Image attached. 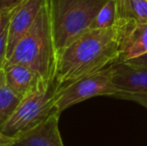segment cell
<instances>
[{"label": "cell", "mask_w": 147, "mask_h": 146, "mask_svg": "<svg viewBox=\"0 0 147 146\" xmlns=\"http://www.w3.org/2000/svg\"><path fill=\"white\" fill-rule=\"evenodd\" d=\"M135 23L133 20L117 19L111 27L88 30L66 47L57 58L55 91L119 61L126 38Z\"/></svg>", "instance_id": "cell-1"}, {"label": "cell", "mask_w": 147, "mask_h": 146, "mask_svg": "<svg viewBox=\"0 0 147 146\" xmlns=\"http://www.w3.org/2000/svg\"><path fill=\"white\" fill-rule=\"evenodd\" d=\"M57 50L53 37L49 0H45L33 25L20 39L6 64H21L35 71L43 80L54 83Z\"/></svg>", "instance_id": "cell-2"}, {"label": "cell", "mask_w": 147, "mask_h": 146, "mask_svg": "<svg viewBox=\"0 0 147 146\" xmlns=\"http://www.w3.org/2000/svg\"><path fill=\"white\" fill-rule=\"evenodd\" d=\"M108 0H49L57 55L87 32Z\"/></svg>", "instance_id": "cell-3"}, {"label": "cell", "mask_w": 147, "mask_h": 146, "mask_svg": "<svg viewBox=\"0 0 147 146\" xmlns=\"http://www.w3.org/2000/svg\"><path fill=\"white\" fill-rule=\"evenodd\" d=\"M55 92L54 83L41 80L22 98L10 118L0 127V131L10 138L17 139L41 125L58 112L55 107Z\"/></svg>", "instance_id": "cell-4"}, {"label": "cell", "mask_w": 147, "mask_h": 146, "mask_svg": "<svg viewBox=\"0 0 147 146\" xmlns=\"http://www.w3.org/2000/svg\"><path fill=\"white\" fill-rule=\"evenodd\" d=\"M118 90L112 82L111 66L82 77L55 92V107L59 113L72 105L96 96H113Z\"/></svg>", "instance_id": "cell-5"}, {"label": "cell", "mask_w": 147, "mask_h": 146, "mask_svg": "<svg viewBox=\"0 0 147 146\" xmlns=\"http://www.w3.org/2000/svg\"><path fill=\"white\" fill-rule=\"evenodd\" d=\"M111 66L112 82L118 92L114 97L132 100L147 107V67H136L123 61Z\"/></svg>", "instance_id": "cell-6"}, {"label": "cell", "mask_w": 147, "mask_h": 146, "mask_svg": "<svg viewBox=\"0 0 147 146\" xmlns=\"http://www.w3.org/2000/svg\"><path fill=\"white\" fill-rule=\"evenodd\" d=\"M45 0H25L11 12L8 26L7 60L12 56L17 43L33 25Z\"/></svg>", "instance_id": "cell-7"}, {"label": "cell", "mask_w": 147, "mask_h": 146, "mask_svg": "<svg viewBox=\"0 0 147 146\" xmlns=\"http://www.w3.org/2000/svg\"><path fill=\"white\" fill-rule=\"evenodd\" d=\"M60 113L55 112L45 122L15 139L10 146H64L59 131Z\"/></svg>", "instance_id": "cell-8"}, {"label": "cell", "mask_w": 147, "mask_h": 146, "mask_svg": "<svg viewBox=\"0 0 147 146\" xmlns=\"http://www.w3.org/2000/svg\"><path fill=\"white\" fill-rule=\"evenodd\" d=\"M4 71L9 87L21 99L43 80L35 71L25 65L5 64Z\"/></svg>", "instance_id": "cell-9"}, {"label": "cell", "mask_w": 147, "mask_h": 146, "mask_svg": "<svg viewBox=\"0 0 147 146\" xmlns=\"http://www.w3.org/2000/svg\"><path fill=\"white\" fill-rule=\"evenodd\" d=\"M147 53V22L132 26L119 61H127Z\"/></svg>", "instance_id": "cell-10"}, {"label": "cell", "mask_w": 147, "mask_h": 146, "mask_svg": "<svg viewBox=\"0 0 147 146\" xmlns=\"http://www.w3.org/2000/svg\"><path fill=\"white\" fill-rule=\"evenodd\" d=\"M20 101L21 98L8 85L4 68L0 69V127L10 118Z\"/></svg>", "instance_id": "cell-11"}, {"label": "cell", "mask_w": 147, "mask_h": 146, "mask_svg": "<svg viewBox=\"0 0 147 146\" xmlns=\"http://www.w3.org/2000/svg\"><path fill=\"white\" fill-rule=\"evenodd\" d=\"M117 19L133 20L136 23L147 22V0H115Z\"/></svg>", "instance_id": "cell-12"}, {"label": "cell", "mask_w": 147, "mask_h": 146, "mask_svg": "<svg viewBox=\"0 0 147 146\" xmlns=\"http://www.w3.org/2000/svg\"><path fill=\"white\" fill-rule=\"evenodd\" d=\"M117 21V8L115 0H108L93 20L89 30L111 27Z\"/></svg>", "instance_id": "cell-13"}, {"label": "cell", "mask_w": 147, "mask_h": 146, "mask_svg": "<svg viewBox=\"0 0 147 146\" xmlns=\"http://www.w3.org/2000/svg\"><path fill=\"white\" fill-rule=\"evenodd\" d=\"M10 13L0 15V69H3L7 61V38Z\"/></svg>", "instance_id": "cell-14"}, {"label": "cell", "mask_w": 147, "mask_h": 146, "mask_svg": "<svg viewBox=\"0 0 147 146\" xmlns=\"http://www.w3.org/2000/svg\"><path fill=\"white\" fill-rule=\"evenodd\" d=\"M25 0H0V15L10 13Z\"/></svg>", "instance_id": "cell-15"}, {"label": "cell", "mask_w": 147, "mask_h": 146, "mask_svg": "<svg viewBox=\"0 0 147 146\" xmlns=\"http://www.w3.org/2000/svg\"><path fill=\"white\" fill-rule=\"evenodd\" d=\"M123 62H126L128 64L132 65V66L136 67H147V53L139 57H136V58L130 59V60L127 61H123Z\"/></svg>", "instance_id": "cell-16"}, {"label": "cell", "mask_w": 147, "mask_h": 146, "mask_svg": "<svg viewBox=\"0 0 147 146\" xmlns=\"http://www.w3.org/2000/svg\"><path fill=\"white\" fill-rule=\"evenodd\" d=\"M14 141H15V139L6 136L0 131V146H10Z\"/></svg>", "instance_id": "cell-17"}]
</instances>
